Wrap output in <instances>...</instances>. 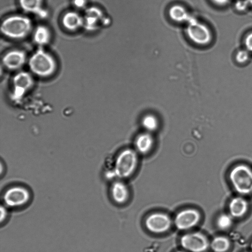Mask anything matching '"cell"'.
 <instances>
[{"label":"cell","instance_id":"3","mask_svg":"<svg viewBox=\"0 0 252 252\" xmlns=\"http://www.w3.org/2000/svg\"><path fill=\"white\" fill-rule=\"evenodd\" d=\"M138 164V153L135 150L125 149L116 158L114 170L115 175L120 179L128 178L133 175Z\"/></svg>","mask_w":252,"mask_h":252},{"label":"cell","instance_id":"21","mask_svg":"<svg viewBox=\"0 0 252 252\" xmlns=\"http://www.w3.org/2000/svg\"><path fill=\"white\" fill-rule=\"evenodd\" d=\"M141 125L145 131L152 133L158 128L159 121L154 114H147L142 117Z\"/></svg>","mask_w":252,"mask_h":252},{"label":"cell","instance_id":"10","mask_svg":"<svg viewBox=\"0 0 252 252\" xmlns=\"http://www.w3.org/2000/svg\"><path fill=\"white\" fill-rule=\"evenodd\" d=\"M12 84L13 96L18 98L32 87L33 84V79L29 72L20 71L13 77Z\"/></svg>","mask_w":252,"mask_h":252},{"label":"cell","instance_id":"17","mask_svg":"<svg viewBox=\"0 0 252 252\" xmlns=\"http://www.w3.org/2000/svg\"><path fill=\"white\" fill-rule=\"evenodd\" d=\"M19 3L21 8L26 12L43 17L46 15V12L42 8V0H19Z\"/></svg>","mask_w":252,"mask_h":252},{"label":"cell","instance_id":"24","mask_svg":"<svg viewBox=\"0 0 252 252\" xmlns=\"http://www.w3.org/2000/svg\"><path fill=\"white\" fill-rule=\"evenodd\" d=\"M244 44L246 49L252 53V32L249 33L245 37Z\"/></svg>","mask_w":252,"mask_h":252},{"label":"cell","instance_id":"11","mask_svg":"<svg viewBox=\"0 0 252 252\" xmlns=\"http://www.w3.org/2000/svg\"><path fill=\"white\" fill-rule=\"evenodd\" d=\"M26 61L25 53L20 50H13L5 54L2 59L3 65L10 70L22 67Z\"/></svg>","mask_w":252,"mask_h":252},{"label":"cell","instance_id":"18","mask_svg":"<svg viewBox=\"0 0 252 252\" xmlns=\"http://www.w3.org/2000/svg\"><path fill=\"white\" fill-rule=\"evenodd\" d=\"M35 42L40 46L45 45L49 43L51 39V33L49 30L43 25L36 27L33 35Z\"/></svg>","mask_w":252,"mask_h":252},{"label":"cell","instance_id":"12","mask_svg":"<svg viewBox=\"0 0 252 252\" xmlns=\"http://www.w3.org/2000/svg\"><path fill=\"white\" fill-rule=\"evenodd\" d=\"M155 140L152 134L145 131L138 134L134 141V147L138 154L146 155L149 153L153 149Z\"/></svg>","mask_w":252,"mask_h":252},{"label":"cell","instance_id":"15","mask_svg":"<svg viewBox=\"0 0 252 252\" xmlns=\"http://www.w3.org/2000/svg\"><path fill=\"white\" fill-rule=\"evenodd\" d=\"M62 23L65 29L74 31L84 26V18L76 12L69 11L63 15Z\"/></svg>","mask_w":252,"mask_h":252},{"label":"cell","instance_id":"26","mask_svg":"<svg viewBox=\"0 0 252 252\" xmlns=\"http://www.w3.org/2000/svg\"><path fill=\"white\" fill-rule=\"evenodd\" d=\"M73 4L77 8H83L86 3V0H73Z\"/></svg>","mask_w":252,"mask_h":252},{"label":"cell","instance_id":"5","mask_svg":"<svg viewBox=\"0 0 252 252\" xmlns=\"http://www.w3.org/2000/svg\"><path fill=\"white\" fill-rule=\"evenodd\" d=\"M187 25V34L194 43L204 46L211 42L212 33L208 26L192 17H190L188 20Z\"/></svg>","mask_w":252,"mask_h":252},{"label":"cell","instance_id":"25","mask_svg":"<svg viewBox=\"0 0 252 252\" xmlns=\"http://www.w3.org/2000/svg\"><path fill=\"white\" fill-rule=\"evenodd\" d=\"M249 5L247 0H238L235 4V8L238 11H244Z\"/></svg>","mask_w":252,"mask_h":252},{"label":"cell","instance_id":"1","mask_svg":"<svg viewBox=\"0 0 252 252\" xmlns=\"http://www.w3.org/2000/svg\"><path fill=\"white\" fill-rule=\"evenodd\" d=\"M32 23L27 17L13 15L5 19L1 24L0 31L5 36L15 39L26 37L31 32Z\"/></svg>","mask_w":252,"mask_h":252},{"label":"cell","instance_id":"30","mask_svg":"<svg viewBox=\"0 0 252 252\" xmlns=\"http://www.w3.org/2000/svg\"><path fill=\"white\" fill-rule=\"evenodd\" d=\"M251 249L252 250V243L251 244Z\"/></svg>","mask_w":252,"mask_h":252},{"label":"cell","instance_id":"28","mask_svg":"<svg viewBox=\"0 0 252 252\" xmlns=\"http://www.w3.org/2000/svg\"><path fill=\"white\" fill-rule=\"evenodd\" d=\"M7 215V212L4 207H0V221L4 220Z\"/></svg>","mask_w":252,"mask_h":252},{"label":"cell","instance_id":"9","mask_svg":"<svg viewBox=\"0 0 252 252\" xmlns=\"http://www.w3.org/2000/svg\"><path fill=\"white\" fill-rule=\"evenodd\" d=\"M29 198L30 195L27 190L20 187L9 189L3 196L5 204L11 207H19L25 204Z\"/></svg>","mask_w":252,"mask_h":252},{"label":"cell","instance_id":"2","mask_svg":"<svg viewBox=\"0 0 252 252\" xmlns=\"http://www.w3.org/2000/svg\"><path fill=\"white\" fill-rule=\"evenodd\" d=\"M29 66L33 74L41 77H47L55 72L57 64L52 55L39 48L30 57Z\"/></svg>","mask_w":252,"mask_h":252},{"label":"cell","instance_id":"16","mask_svg":"<svg viewBox=\"0 0 252 252\" xmlns=\"http://www.w3.org/2000/svg\"><path fill=\"white\" fill-rule=\"evenodd\" d=\"M102 16L101 11L95 7L88 8L85 12L84 18V26L88 30L94 29Z\"/></svg>","mask_w":252,"mask_h":252},{"label":"cell","instance_id":"20","mask_svg":"<svg viewBox=\"0 0 252 252\" xmlns=\"http://www.w3.org/2000/svg\"><path fill=\"white\" fill-rule=\"evenodd\" d=\"M230 246L229 239L223 236L215 237L210 243V247L214 252H226Z\"/></svg>","mask_w":252,"mask_h":252},{"label":"cell","instance_id":"13","mask_svg":"<svg viewBox=\"0 0 252 252\" xmlns=\"http://www.w3.org/2000/svg\"><path fill=\"white\" fill-rule=\"evenodd\" d=\"M248 209V201L242 197L237 196L230 201L228 205V213L233 218H239L246 214Z\"/></svg>","mask_w":252,"mask_h":252},{"label":"cell","instance_id":"31","mask_svg":"<svg viewBox=\"0 0 252 252\" xmlns=\"http://www.w3.org/2000/svg\"><path fill=\"white\" fill-rule=\"evenodd\" d=\"M176 252H183V251H177Z\"/></svg>","mask_w":252,"mask_h":252},{"label":"cell","instance_id":"8","mask_svg":"<svg viewBox=\"0 0 252 252\" xmlns=\"http://www.w3.org/2000/svg\"><path fill=\"white\" fill-rule=\"evenodd\" d=\"M171 224L168 216L162 213H155L149 216L145 221L147 228L152 232L161 233L166 232Z\"/></svg>","mask_w":252,"mask_h":252},{"label":"cell","instance_id":"19","mask_svg":"<svg viewBox=\"0 0 252 252\" xmlns=\"http://www.w3.org/2000/svg\"><path fill=\"white\" fill-rule=\"evenodd\" d=\"M170 17L177 22H187L191 17L186 9L181 5H175L169 10Z\"/></svg>","mask_w":252,"mask_h":252},{"label":"cell","instance_id":"4","mask_svg":"<svg viewBox=\"0 0 252 252\" xmlns=\"http://www.w3.org/2000/svg\"><path fill=\"white\" fill-rule=\"evenodd\" d=\"M229 180L238 193L245 195L252 193V169L248 165L235 166L229 173Z\"/></svg>","mask_w":252,"mask_h":252},{"label":"cell","instance_id":"29","mask_svg":"<svg viewBox=\"0 0 252 252\" xmlns=\"http://www.w3.org/2000/svg\"><path fill=\"white\" fill-rule=\"evenodd\" d=\"M249 4V5H251L252 6V0H247Z\"/></svg>","mask_w":252,"mask_h":252},{"label":"cell","instance_id":"22","mask_svg":"<svg viewBox=\"0 0 252 252\" xmlns=\"http://www.w3.org/2000/svg\"><path fill=\"white\" fill-rule=\"evenodd\" d=\"M233 219L229 213L220 214L217 218V225L220 230L228 229L233 225Z\"/></svg>","mask_w":252,"mask_h":252},{"label":"cell","instance_id":"27","mask_svg":"<svg viewBox=\"0 0 252 252\" xmlns=\"http://www.w3.org/2000/svg\"><path fill=\"white\" fill-rule=\"evenodd\" d=\"M212 1L216 4L223 6L228 3L229 0H212Z\"/></svg>","mask_w":252,"mask_h":252},{"label":"cell","instance_id":"6","mask_svg":"<svg viewBox=\"0 0 252 252\" xmlns=\"http://www.w3.org/2000/svg\"><path fill=\"white\" fill-rule=\"evenodd\" d=\"M180 242L183 248L190 252H204L210 247V242L206 237L199 232L184 234Z\"/></svg>","mask_w":252,"mask_h":252},{"label":"cell","instance_id":"7","mask_svg":"<svg viewBox=\"0 0 252 252\" xmlns=\"http://www.w3.org/2000/svg\"><path fill=\"white\" fill-rule=\"evenodd\" d=\"M200 215L195 209H187L179 212L174 219L176 227L181 230L191 228L199 221Z\"/></svg>","mask_w":252,"mask_h":252},{"label":"cell","instance_id":"14","mask_svg":"<svg viewBox=\"0 0 252 252\" xmlns=\"http://www.w3.org/2000/svg\"><path fill=\"white\" fill-rule=\"evenodd\" d=\"M111 193L114 200L119 204L126 202L129 195L128 187L121 181H116L113 184L111 189Z\"/></svg>","mask_w":252,"mask_h":252},{"label":"cell","instance_id":"23","mask_svg":"<svg viewBox=\"0 0 252 252\" xmlns=\"http://www.w3.org/2000/svg\"><path fill=\"white\" fill-rule=\"evenodd\" d=\"M250 57V52L247 49L239 50L235 55V60L240 64H244L247 62Z\"/></svg>","mask_w":252,"mask_h":252}]
</instances>
